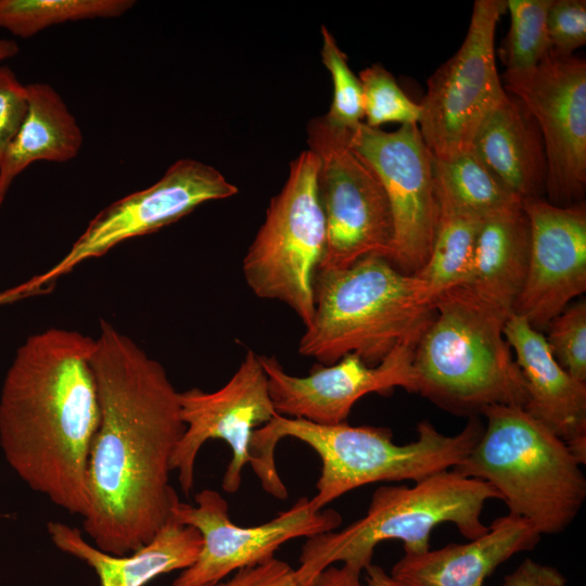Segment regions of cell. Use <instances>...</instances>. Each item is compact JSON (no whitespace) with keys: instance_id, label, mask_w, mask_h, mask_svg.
<instances>
[{"instance_id":"f546056e","label":"cell","mask_w":586,"mask_h":586,"mask_svg":"<svg viewBox=\"0 0 586 586\" xmlns=\"http://www.w3.org/2000/svg\"><path fill=\"white\" fill-rule=\"evenodd\" d=\"M546 342L560 366L586 382V301L569 304L547 324Z\"/></svg>"},{"instance_id":"5bb4252c","label":"cell","mask_w":586,"mask_h":586,"mask_svg":"<svg viewBox=\"0 0 586 586\" xmlns=\"http://www.w3.org/2000/svg\"><path fill=\"white\" fill-rule=\"evenodd\" d=\"M238 193L216 168L194 160L175 162L151 187L112 203L93 217L69 251L47 272L27 281L34 293L81 262L100 257L120 242L170 225L212 200Z\"/></svg>"},{"instance_id":"e0dca14e","label":"cell","mask_w":586,"mask_h":586,"mask_svg":"<svg viewBox=\"0 0 586 586\" xmlns=\"http://www.w3.org/2000/svg\"><path fill=\"white\" fill-rule=\"evenodd\" d=\"M530 226L525 281L513 314L543 331L586 291V207L522 201Z\"/></svg>"},{"instance_id":"d590c367","label":"cell","mask_w":586,"mask_h":586,"mask_svg":"<svg viewBox=\"0 0 586 586\" xmlns=\"http://www.w3.org/2000/svg\"><path fill=\"white\" fill-rule=\"evenodd\" d=\"M367 586H404L379 565L370 563L366 569Z\"/></svg>"},{"instance_id":"44dd1931","label":"cell","mask_w":586,"mask_h":586,"mask_svg":"<svg viewBox=\"0 0 586 586\" xmlns=\"http://www.w3.org/2000/svg\"><path fill=\"white\" fill-rule=\"evenodd\" d=\"M471 150L495 178L520 201L540 198L547 163L536 122L507 93L479 130Z\"/></svg>"},{"instance_id":"7402d4cb","label":"cell","mask_w":586,"mask_h":586,"mask_svg":"<svg viewBox=\"0 0 586 586\" xmlns=\"http://www.w3.org/2000/svg\"><path fill=\"white\" fill-rule=\"evenodd\" d=\"M528 253L530 226L522 203L484 217L463 286L507 319L525 281Z\"/></svg>"},{"instance_id":"836d02e7","label":"cell","mask_w":586,"mask_h":586,"mask_svg":"<svg viewBox=\"0 0 586 586\" xmlns=\"http://www.w3.org/2000/svg\"><path fill=\"white\" fill-rule=\"evenodd\" d=\"M502 586H568V582L557 568L525 558L504 577Z\"/></svg>"},{"instance_id":"8992f818","label":"cell","mask_w":586,"mask_h":586,"mask_svg":"<svg viewBox=\"0 0 586 586\" xmlns=\"http://www.w3.org/2000/svg\"><path fill=\"white\" fill-rule=\"evenodd\" d=\"M483 433L455 472L488 483L508 513L543 535L565 531L586 499L583 466L566 443L522 407L495 405L483 412Z\"/></svg>"},{"instance_id":"6da1fadb","label":"cell","mask_w":586,"mask_h":586,"mask_svg":"<svg viewBox=\"0 0 586 586\" xmlns=\"http://www.w3.org/2000/svg\"><path fill=\"white\" fill-rule=\"evenodd\" d=\"M90 362L100 423L82 528L100 550L122 556L151 542L171 515L179 498L169 484L170 459L186 424L162 364L105 320Z\"/></svg>"},{"instance_id":"d4e9b609","label":"cell","mask_w":586,"mask_h":586,"mask_svg":"<svg viewBox=\"0 0 586 586\" xmlns=\"http://www.w3.org/2000/svg\"><path fill=\"white\" fill-rule=\"evenodd\" d=\"M133 4L132 0H0V28L27 38L65 22L117 17Z\"/></svg>"},{"instance_id":"484cf974","label":"cell","mask_w":586,"mask_h":586,"mask_svg":"<svg viewBox=\"0 0 586 586\" xmlns=\"http://www.w3.org/2000/svg\"><path fill=\"white\" fill-rule=\"evenodd\" d=\"M434 176L436 183L453 199L483 217L522 203L472 150L447 161L434 158Z\"/></svg>"},{"instance_id":"83f0119b","label":"cell","mask_w":586,"mask_h":586,"mask_svg":"<svg viewBox=\"0 0 586 586\" xmlns=\"http://www.w3.org/2000/svg\"><path fill=\"white\" fill-rule=\"evenodd\" d=\"M362 88L364 118L372 128L385 123L418 125L421 105L409 99L397 85L394 76L380 64L359 73Z\"/></svg>"},{"instance_id":"2e32d148","label":"cell","mask_w":586,"mask_h":586,"mask_svg":"<svg viewBox=\"0 0 586 586\" xmlns=\"http://www.w3.org/2000/svg\"><path fill=\"white\" fill-rule=\"evenodd\" d=\"M417 344L398 345L375 366L347 354L332 365L317 364L306 377L289 374L275 356L259 359L278 415L333 425L346 422L353 406L367 394L386 395L395 387L416 392Z\"/></svg>"},{"instance_id":"5b68a950","label":"cell","mask_w":586,"mask_h":586,"mask_svg":"<svg viewBox=\"0 0 586 586\" xmlns=\"http://www.w3.org/2000/svg\"><path fill=\"white\" fill-rule=\"evenodd\" d=\"M415 349L416 393L459 416L495 405L524 407L523 375L504 335L507 319L466 286L441 294Z\"/></svg>"},{"instance_id":"4dcf8cb0","label":"cell","mask_w":586,"mask_h":586,"mask_svg":"<svg viewBox=\"0 0 586 586\" xmlns=\"http://www.w3.org/2000/svg\"><path fill=\"white\" fill-rule=\"evenodd\" d=\"M550 52L570 56L586 42V1L551 0L547 13Z\"/></svg>"},{"instance_id":"603a6c76","label":"cell","mask_w":586,"mask_h":586,"mask_svg":"<svg viewBox=\"0 0 586 586\" xmlns=\"http://www.w3.org/2000/svg\"><path fill=\"white\" fill-rule=\"evenodd\" d=\"M27 112L0 164V200L28 165L37 161L67 162L82 144V132L61 95L48 84L26 85Z\"/></svg>"},{"instance_id":"4316f807","label":"cell","mask_w":586,"mask_h":586,"mask_svg":"<svg viewBox=\"0 0 586 586\" xmlns=\"http://www.w3.org/2000/svg\"><path fill=\"white\" fill-rule=\"evenodd\" d=\"M550 3L551 0H506L510 26L498 49L506 72L532 69L550 53L547 33Z\"/></svg>"},{"instance_id":"ac0fdd59","label":"cell","mask_w":586,"mask_h":586,"mask_svg":"<svg viewBox=\"0 0 586 586\" xmlns=\"http://www.w3.org/2000/svg\"><path fill=\"white\" fill-rule=\"evenodd\" d=\"M504 335L515 355L525 382L523 409L568 444L586 463V382L564 370L553 357L545 335L524 318L511 314Z\"/></svg>"},{"instance_id":"7a4b0ae2","label":"cell","mask_w":586,"mask_h":586,"mask_svg":"<svg viewBox=\"0 0 586 586\" xmlns=\"http://www.w3.org/2000/svg\"><path fill=\"white\" fill-rule=\"evenodd\" d=\"M94 339L51 328L20 346L0 394V447L34 492L81 518L87 466L100 423L90 358Z\"/></svg>"},{"instance_id":"f1b7e54d","label":"cell","mask_w":586,"mask_h":586,"mask_svg":"<svg viewBox=\"0 0 586 586\" xmlns=\"http://www.w3.org/2000/svg\"><path fill=\"white\" fill-rule=\"evenodd\" d=\"M321 35V59L333 82L332 103L323 117L330 127L341 131H352L362 123L364 118L361 84L349 68L346 54L323 25Z\"/></svg>"},{"instance_id":"8fae6325","label":"cell","mask_w":586,"mask_h":586,"mask_svg":"<svg viewBox=\"0 0 586 586\" xmlns=\"http://www.w3.org/2000/svg\"><path fill=\"white\" fill-rule=\"evenodd\" d=\"M348 144L387 196L394 231L388 260L404 273H416L430 256L438 214L434 157L419 126L387 132L362 122L348 131Z\"/></svg>"},{"instance_id":"f35d334b","label":"cell","mask_w":586,"mask_h":586,"mask_svg":"<svg viewBox=\"0 0 586 586\" xmlns=\"http://www.w3.org/2000/svg\"><path fill=\"white\" fill-rule=\"evenodd\" d=\"M1 203H2V200H0V205H1Z\"/></svg>"},{"instance_id":"ffe728a7","label":"cell","mask_w":586,"mask_h":586,"mask_svg":"<svg viewBox=\"0 0 586 586\" xmlns=\"http://www.w3.org/2000/svg\"><path fill=\"white\" fill-rule=\"evenodd\" d=\"M47 527L56 548L93 569L100 586H145L160 575L191 566L202 548L200 532L171 515L151 542L122 556L89 544L77 527L55 521Z\"/></svg>"},{"instance_id":"d6a6232c","label":"cell","mask_w":586,"mask_h":586,"mask_svg":"<svg viewBox=\"0 0 586 586\" xmlns=\"http://www.w3.org/2000/svg\"><path fill=\"white\" fill-rule=\"evenodd\" d=\"M206 586H303L297 575L288 562L276 557L256 564L240 569L227 581H220Z\"/></svg>"},{"instance_id":"d6986e66","label":"cell","mask_w":586,"mask_h":586,"mask_svg":"<svg viewBox=\"0 0 586 586\" xmlns=\"http://www.w3.org/2000/svg\"><path fill=\"white\" fill-rule=\"evenodd\" d=\"M540 537L530 522L507 513L468 543L405 553L390 575L404 586H483L499 565L519 552L532 550Z\"/></svg>"},{"instance_id":"4fadbf2b","label":"cell","mask_w":586,"mask_h":586,"mask_svg":"<svg viewBox=\"0 0 586 586\" xmlns=\"http://www.w3.org/2000/svg\"><path fill=\"white\" fill-rule=\"evenodd\" d=\"M195 506L179 499L171 517L195 527L202 548L195 562L182 570L171 586H206L235 571L254 566L275 557L284 543L336 530L341 514L333 509H317L310 498H300L290 509L256 526H239L231 521L226 499L216 491L195 495Z\"/></svg>"},{"instance_id":"9a60e30c","label":"cell","mask_w":586,"mask_h":586,"mask_svg":"<svg viewBox=\"0 0 586 586\" xmlns=\"http://www.w3.org/2000/svg\"><path fill=\"white\" fill-rule=\"evenodd\" d=\"M179 404L186 430L173 451L170 469L178 472L183 494L190 495L198 454L212 438L225 441L231 449L221 486L227 493H235L243 468L252 460L250 445L255 428L277 415L259 355L247 351L230 380L215 392L198 387L179 392Z\"/></svg>"},{"instance_id":"7c38bea8","label":"cell","mask_w":586,"mask_h":586,"mask_svg":"<svg viewBox=\"0 0 586 586\" xmlns=\"http://www.w3.org/2000/svg\"><path fill=\"white\" fill-rule=\"evenodd\" d=\"M502 86L531 114L540 131L550 203L565 206L586 188V62L549 53L537 66L505 72Z\"/></svg>"},{"instance_id":"8d00e7d4","label":"cell","mask_w":586,"mask_h":586,"mask_svg":"<svg viewBox=\"0 0 586 586\" xmlns=\"http://www.w3.org/2000/svg\"><path fill=\"white\" fill-rule=\"evenodd\" d=\"M27 296L28 294L26 293L23 284H20L13 289L0 292V305L18 301Z\"/></svg>"},{"instance_id":"30bf717a","label":"cell","mask_w":586,"mask_h":586,"mask_svg":"<svg viewBox=\"0 0 586 586\" xmlns=\"http://www.w3.org/2000/svg\"><path fill=\"white\" fill-rule=\"evenodd\" d=\"M309 150L319 160L318 193L326 225V247L318 271L346 268L379 255L388 259L393 219L385 191L373 171L348 144V131L315 117Z\"/></svg>"},{"instance_id":"1f68e13d","label":"cell","mask_w":586,"mask_h":586,"mask_svg":"<svg viewBox=\"0 0 586 586\" xmlns=\"http://www.w3.org/2000/svg\"><path fill=\"white\" fill-rule=\"evenodd\" d=\"M27 112L26 85L7 66H0V164Z\"/></svg>"},{"instance_id":"cb8c5ba5","label":"cell","mask_w":586,"mask_h":586,"mask_svg":"<svg viewBox=\"0 0 586 586\" xmlns=\"http://www.w3.org/2000/svg\"><path fill=\"white\" fill-rule=\"evenodd\" d=\"M436 194L438 214L432 250L423 267L413 273L424 297L433 305L441 294L467 282L475 240L484 219L437 183Z\"/></svg>"},{"instance_id":"9c48e42d","label":"cell","mask_w":586,"mask_h":586,"mask_svg":"<svg viewBox=\"0 0 586 586\" xmlns=\"http://www.w3.org/2000/svg\"><path fill=\"white\" fill-rule=\"evenodd\" d=\"M506 0H476L457 52L428 79L419 129L433 157L471 150L482 125L507 92L496 67L495 34Z\"/></svg>"},{"instance_id":"277c9868","label":"cell","mask_w":586,"mask_h":586,"mask_svg":"<svg viewBox=\"0 0 586 586\" xmlns=\"http://www.w3.org/2000/svg\"><path fill=\"white\" fill-rule=\"evenodd\" d=\"M314 293L315 314L298 353L326 366L347 354L375 366L398 345L419 341L435 311L417 277L379 255L317 271Z\"/></svg>"},{"instance_id":"3957f363","label":"cell","mask_w":586,"mask_h":586,"mask_svg":"<svg viewBox=\"0 0 586 586\" xmlns=\"http://www.w3.org/2000/svg\"><path fill=\"white\" fill-rule=\"evenodd\" d=\"M483 429L477 417H470L460 432L445 435L429 420H422L417 425L418 437L398 445L388 428L352 426L347 422L324 425L277 413L254 430L250 464L265 492L284 499L288 491L276 468V446L283 437L307 444L322 463L317 494L310 500L315 508L323 509L360 486L405 480L418 482L455 468L476 445Z\"/></svg>"},{"instance_id":"74e56055","label":"cell","mask_w":586,"mask_h":586,"mask_svg":"<svg viewBox=\"0 0 586 586\" xmlns=\"http://www.w3.org/2000/svg\"><path fill=\"white\" fill-rule=\"evenodd\" d=\"M18 52V46L13 40L0 39V63L13 58Z\"/></svg>"},{"instance_id":"e575fe53","label":"cell","mask_w":586,"mask_h":586,"mask_svg":"<svg viewBox=\"0 0 586 586\" xmlns=\"http://www.w3.org/2000/svg\"><path fill=\"white\" fill-rule=\"evenodd\" d=\"M361 571L348 565H329L318 573L307 586H367L360 582Z\"/></svg>"},{"instance_id":"52a82bcc","label":"cell","mask_w":586,"mask_h":586,"mask_svg":"<svg viewBox=\"0 0 586 586\" xmlns=\"http://www.w3.org/2000/svg\"><path fill=\"white\" fill-rule=\"evenodd\" d=\"M501 500L486 482L454 470L434 473L412 486L382 485L372 494L366 514L343 530L307 538L297 575L303 586L323 569L342 562L359 571L372 563L374 548L384 540L403 543L405 553L430 549L431 532L450 523L473 539L487 530L482 511L488 500Z\"/></svg>"},{"instance_id":"ba28073f","label":"cell","mask_w":586,"mask_h":586,"mask_svg":"<svg viewBox=\"0 0 586 586\" xmlns=\"http://www.w3.org/2000/svg\"><path fill=\"white\" fill-rule=\"evenodd\" d=\"M319 160L302 152L269 203L243 262L244 279L260 298L286 304L307 327L315 314L314 284L326 247L318 193Z\"/></svg>"}]
</instances>
